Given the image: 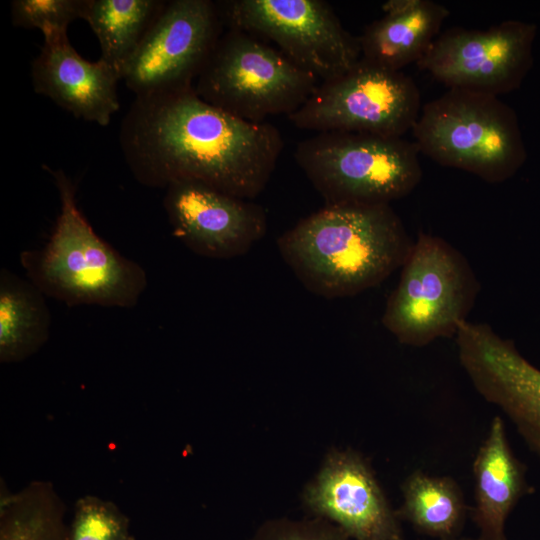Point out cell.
Listing matches in <instances>:
<instances>
[{"label": "cell", "mask_w": 540, "mask_h": 540, "mask_svg": "<svg viewBox=\"0 0 540 540\" xmlns=\"http://www.w3.org/2000/svg\"><path fill=\"white\" fill-rule=\"evenodd\" d=\"M421 108L420 92L412 78L360 58L341 76L321 82L288 119L300 129L317 133L403 137L412 130Z\"/></svg>", "instance_id": "9c48e42d"}, {"label": "cell", "mask_w": 540, "mask_h": 540, "mask_svg": "<svg viewBox=\"0 0 540 540\" xmlns=\"http://www.w3.org/2000/svg\"><path fill=\"white\" fill-rule=\"evenodd\" d=\"M445 540H480V539L478 537L477 538H469V537L459 536V537H456V538L445 539Z\"/></svg>", "instance_id": "d4e9b609"}, {"label": "cell", "mask_w": 540, "mask_h": 540, "mask_svg": "<svg viewBox=\"0 0 540 540\" xmlns=\"http://www.w3.org/2000/svg\"><path fill=\"white\" fill-rule=\"evenodd\" d=\"M165 189L172 233L197 255L239 257L266 234L267 215L259 204L194 180H177Z\"/></svg>", "instance_id": "4fadbf2b"}, {"label": "cell", "mask_w": 540, "mask_h": 540, "mask_svg": "<svg viewBox=\"0 0 540 540\" xmlns=\"http://www.w3.org/2000/svg\"><path fill=\"white\" fill-rule=\"evenodd\" d=\"M412 244L389 204L325 205L277 239L303 286L328 299L377 286L403 265Z\"/></svg>", "instance_id": "7a4b0ae2"}, {"label": "cell", "mask_w": 540, "mask_h": 540, "mask_svg": "<svg viewBox=\"0 0 540 540\" xmlns=\"http://www.w3.org/2000/svg\"><path fill=\"white\" fill-rule=\"evenodd\" d=\"M70 540H134L130 521L112 501L94 495L77 499L69 525Z\"/></svg>", "instance_id": "7402d4cb"}, {"label": "cell", "mask_w": 540, "mask_h": 540, "mask_svg": "<svg viewBox=\"0 0 540 540\" xmlns=\"http://www.w3.org/2000/svg\"><path fill=\"white\" fill-rule=\"evenodd\" d=\"M456 343L477 392L502 410L540 459V369L487 324L465 321Z\"/></svg>", "instance_id": "7c38bea8"}, {"label": "cell", "mask_w": 540, "mask_h": 540, "mask_svg": "<svg viewBox=\"0 0 540 540\" xmlns=\"http://www.w3.org/2000/svg\"><path fill=\"white\" fill-rule=\"evenodd\" d=\"M166 3L160 0H89L84 20L99 42L100 59L121 75Z\"/></svg>", "instance_id": "ffe728a7"}, {"label": "cell", "mask_w": 540, "mask_h": 540, "mask_svg": "<svg viewBox=\"0 0 540 540\" xmlns=\"http://www.w3.org/2000/svg\"><path fill=\"white\" fill-rule=\"evenodd\" d=\"M119 139L142 185L166 188L187 179L247 200L265 189L284 145L275 126L235 117L201 99L194 86L136 97Z\"/></svg>", "instance_id": "6da1fadb"}, {"label": "cell", "mask_w": 540, "mask_h": 540, "mask_svg": "<svg viewBox=\"0 0 540 540\" xmlns=\"http://www.w3.org/2000/svg\"><path fill=\"white\" fill-rule=\"evenodd\" d=\"M251 540H351L338 526L320 517L264 523Z\"/></svg>", "instance_id": "cb8c5ba5"}, {"label": "cell", "mask_w": 540, "mask_h": 540, "mask_svg": "<svg viewBox=\"0 0 540 540\" xmlns=\"http://www.w3.org/2000/svg\"><path fill=\"white\" fill-rule=\"evenodd\" d=\"M319 79L260 38L236 29L220 36L196 79L205 102L240 119L287 117L316 91Z\"/></svg>", "instance_id": "8992f818"}, {"label": "cell", "mask_w": 540, "mask_h": 540, "mask_svg": "<svg viewBox=\"0 0 540 540\" xmlns=\"http://www.w3.org/2000/svg\"><path fill=\"white\" fill-rule=\"evenodd\" d=\"M228 29L270 40L296 65L322 82L350 70L361 58L358 37L322 0H226L216 4Z\"/></svg>", "instance_id": "ba28073f"}, {"label": "cell", "mask_w": 540, "mask_h": 540, "mask_svg": "<svg viewBox=\"0 0 540 540\" xmlns=\"http://www.w3.org/2000/svg\"><path fill=\"white\" fill-rule=\"evenodd\" d=\"M473 520L480 540H507L506 521L531 486L513 453L501 417L495 416L473 462Z\"/></svg>", "instance_id": "2e32d148"}, {"label": "cell", "mask_w": 540, "mask_h": 540, "mask_svg": "<svg viewBox=\"0 0 540 540\" xmlns=\"http://www.w3.org/2000/svg\"><path fill=\"white\" fill-rule=\"evenodd\" d=\"M534 23L506 20L485 30L452 27L432 42L417 67L448 89L498 96L520 87L533 65Z\"/></svg>", "instance_id": "30bf717a"}, {"label": "cell", "mask_w": 540, "mask_h": 540, "mask_svg": "<svg viewBox=\"0 0 540 540\" xmlns=\"http://www.w3.org/2000/svg\"><path fill=\"white\" fill-rule=\"evenodd\" d=\"M384 16L358 37L361 59L393 70L417 63L440 34L449 10L432 0H389Z\"/></svg>", "instance_id": "e0dca14e"}, {"label": "cell", "mask_w": 540, "mask_h": 540, "mask_svg": "<svg viewBox=\"0 0 540 540\" xmlns=\"http://www.w3.org/2000/svg\"><path fill=\"white\" fill-rule=\"evenodd\" d=\"M401 268L383 326L400 343L416 347L456 335L479 292L464 256L444 239L420 232Z\"/></svg>", "instance_id": "52a82bcc"}, {"label": "cell", "mask_w": 540, "mask_h": 540, "mask_svg": "<svg viewBox=\"0 0 540 540\" xmlns=\"http://www.w3.org/2000/svg\"><path fill=\"white\" fill-rule=\"evenodd\" d=\"M48 170L60 211L47 243L19 255L27 278L70 307H134L148 285L146 271L95 232L78 208L72 180L62 170Z\"/></svg>", "instance_id": "3957f363"}, {"label": "cell", "mask_w": 540, "mask_h": 540, "mask_svg": "<svg viewBox=\"0 0 540 540\" xmlns=\"http://www.w3.org/2000/svg\"><path fill=\"white\" fill-rule=\"evenodd\" d=\"M222 24L212 1L167 2L121 78L136 97L193 87L221 36Z\"/></svg>", "instance_id": "8fae6325"}, {"label": "cell", "mask_w": 540, "mask_h": 540, "mask_svg": "<svg viewBox=\"0 0 540 540\" xmlns=\"http://www.w3.org/2000/svg\"><path fill=\"white\" fill-rule=\"evenodd\" d=\"M31 75L36 93L77 118L107 126L120 108V73L100 58L91 62L81 57L67 34L44 39Z\"/></svg>", "instance_id": "9a60e30c"}, {"label": "cell", "mask_w": 540, "mask_h": 540, "mask_svg": "<svg viewBox=\"0 0 540 540\" xmlns=\"http://www.w3.org/2000/svg\"><path fill=\"white\" fill-rule=\"evenodd\" d=\"M411 132L420 153L488 183L513 177L527 159L516 112L491 94L447 89L422 106Z\"/></svg>", "instance_id": "277c9868"}, {"label": "cell", "mask_w": 540, "mask_h": 540, "mask_svg": "<svg viewBox=\"0 0 540 540\" xmlns=\"http://www.w3.org/2000/svg\"><path fill=\"white\" fill-rule=\"evenodd\" d=\"M89 0H14L11 21L15 27L38 29L43 38L67 34L68 26L85 18Z\"/></svg>", "instance_id": "603a6c76"}, {"label": "cell", "mask_w": 540, "mask_h": 540, "mask_svg": "<svg viewBox=\"0 0 540 540\" xmlns=\"http://www.w3.org/2000/svg\"><path fill=\"white\" fill-rule=\"evenodd\" d=\"M419 154L403 137L328 131L300 141L294 158L325 205H390L421 181Z\"/></svg>", "instance_id": "5b68a950"}, {"label": "cell", "mask_w": 540, "mask_h": 540, "mask_svg": "<svg viewBox=\"0 0 540 540\" xmlns=\"http://www.w3.org/2000/svg\"><path fill=\"white\" fill-rule=\"evenodd\" d=\"M303 500L314 517L335 524L351 540H404L396 510L369 463L352 449L327 454Z\"/></svg>", "instance_id": "5bb4252c"}, {"label": "cell", "mask_w": 540, "mask_h": 540, "mask_svg": "<svg viewBox=\"0 0 540 540\" xmlns=\"http://www.w3.org/2000/svg\"><path fill=\"white\" fill-rule=\"evenodd\" d=\"M66 507L50 481L35 480L0 498V540H70Z\"/></svg>", "instance_id": "44dd1931"}, {"label": "cell", "mask_w": 540, "mask_h": 540, "mask_svg": "<svg viewBox=\"0 0 540 540\" xmlns=\"http://www.w3.org/2000/svg\"><path fill=\"white\" fill-rule=\"evenodd\" d=\"M401 491L403 502L396 510L400 520L437 540L460 536L468 508L464 494L453 478L415 470L403 481Z\"/></svg>", "instance_id": "d6986e66"}, {"label": "cell", "mask_w": 540, "mask_h": 540, "mask_svg": "<svg viewBox=\"0 0 540 540\" xmlns=\"http://www.w3.org/2000/svg\"><path fill=\"white\" fill-rule=\"evenodd\" d=\"M45 294L29 279L0 271V362L24 361L48 341L51 313Z\"/></svg>", "instance_id": "ac0fdd59"}]
</instances>
